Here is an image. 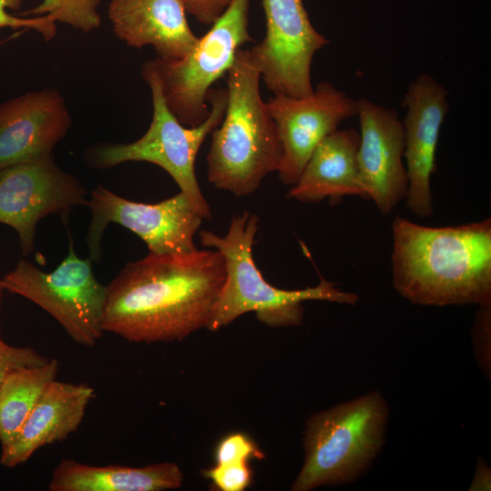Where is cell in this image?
Wrapping results in <instances>:
<instances>
[{
	"instance_id": "1",
	"label": "cell",
	"mask_w": 491,
	"mask_h": 491,
	"mask_svg": "<svg viewBox=\"0 0 491 491\" xmlns=\"http://www.w3.org/2000/svg\"><path fill=\"white\" fill-rule=\"evenodd\" d=\"M225 275L216 249L128 262L106 286L103 329L133 343L181 341L206 328Z\"/></svg>"
},
{
	"instance_id": "2",
	"label": "cell",
	"mask_w": 491,
	"mask_h": 491,
	"mask_svg": "<svg viewBox=\"0 0 491 491\" xmlns=\"http://www.w3.org/2000/svg\"><path fill=\"white\" fill-rule=\"evenodd\" d=\"M391 269L395 289L416 305L491 302V218L434 227L396 215Z\"/></svg>"
},
{
	"instance_id": "3",
	"label": "cell",
	"mask_w": 491,
	"mask_h": 491,
	"mask_svg": "<svg viewBox=\"0 0 491 491\" xmlns=\"http://www.w3.org/2000/svg\"><path fill=\"white\" fill-rule=\"evenodd\" d=\"M260 80L250 50L238 49L226 73L225 115L211 133L206 156L208 181L235 196L254 193L281 163V143L261 97Z\"/></svg>"
},
{
	"instance_id": "4",
	"label": "cell",
	"mask_w": 491,
	"mask_h": 491,
	"mask_svg": "<svg viewBox=\"0 0 491 491\" xmlns=\"http://www.w3.org/2000/svg\"><path fill=\"white\" fill-rule=\"evenodd\" d=\"M258 222L257 215L244 211L232 217L224 236L208 230L199 231L200 243L220 251L225 261V280L213 306L208 330L218 331L249 312L270 327L298 326L304 320L305 301L352 306L358 302L357 295L339 289L321 276L316 286L304 289L285 290L271 286L253 257Z\"/></svg>"
},
{
	"instance_id": "5",
	"label": "cell",
	"mask_w": 491,
	"mask_h": 491,
	"mask_svg": "<svg viewBox=\"0 0 491 491\" xmlns=\"http://www.w3.org/2000/svg\"><path fill=\"white\" fill-rule=\"evenodd\" d=\"M388 416V405L378 391L312 415L304 432V463L290 490L358 479L384 446Z\"/></svg>"
},
{
	"instance_id": "6",
	"label": "cell",
	"mask_w": 491,
	"mask_h": 491,
	"mask_svg": "<svg viewBox=\"0 0 491 491\" xmlns=\"http://www.w3.org/2000/svg\"><path fill=\"white\" fill-rule=\"evenodd\" d=\"M142 76L150 87L153 117L147 131L136 141L127 144H100L85 153L89 166L106 169L117 165L142 161L163 168L201 214L212 217L211 208L203 195L195 175V159L206 136L217 127L227 104L226 88H210L206 102L208 116L198 125L185 126L168 109L154 70L145 62Z\"/></svg>"
},
{
	"instance_id": "7",
	"label": "cell",
	"mask_w": 491,
	"mask_h": 491,
	"mask_svg": "<svg viewBox=\"0 0 491 491\" xmlns=\"http://www.w3.org/2000/svg\"><path fill=\"white\" fill-rule=\"evenodd\" d=\"M250 0H232L223 15L185 55L146 61L155 73L165 104L185 126L201 124L209 114L206 96L225 75L240 47L253 41L248 31Z\"/></svg>"
},
{
	"instance_id": "8",
	"label": "cell",
	"mask_w": 491,
	"mask_h": 491,
	"mask_svg": "<svg viewBox=\"0 0 491 491\" xmlns=\"http://www.w3.org/2000/svg\"><path fill=\"white\" fill-rule=\"evenodd\" d=\"M5 291L21 296L52 316L77 344L93 346L105 333L102 326L107 286L94 275L92 260L80 258L70 236L68 254L52 272L27 260L2 277Z\"/></svg>"
},
{
	"instance_id": "9",
	"label": "cell",
	"mask_w": 491,
	"mask_h": 491,
	"mask_svg": "<svg viewBox=\"0 0 491 491\" xmlns=\"http://www.w3.org/2000/svg\"><path fill=\"white\" fill-rule=\"evenodd\" d=\"M86 205L91 211L86 244L92 261L100 259L103 235L111 223L137 235L151 254L184 255L197 249L194 237L204 218L182 192L156 204H145L98 185Z\"/></svg>"
},
{
	"instance_id": "10",
	"label": "cell",
	"mask_w": 491,
	"mask_h": 491,
	"mask_svg": "<svg viewBox=\"0 0 491 491\" xmlns=\"http://www.w3.org/2000/svg\"><path fill=\"white\" fill-rule=\"evenodd\" d=\"M86 196L81 181L62 170L53 155L17 164L0 172V223L15 230L26 256L42 218L58 215L66 224L75 206L86 205Z\"/></svg>"
},
{
	"instance_id": "11",
	"label": "cell",
	"mask_w": 491,
	"mask_h": 491,
	"mask_svg": "<svg viewBox=\"0 0 491 491\" xmlns=\"http://www.w3.org/2000/svg\"><path fill=\"white\" fill-rule=\"evenodd\" d=\"M266 30L250 53L266 86L294 97L314 91L311 65L315 54L328 44L310 22L303 0H262Z\"/></svg>"
},
{
	"instance_id": "12",
	"label": "cell",
	"mask_w": 491,
	"mask_h": 491,
	"mask_svg": "<svg viewBox=\"0 0 491 491\" xmlns=\"http://www.w3.org/2000/svg\"><path fill=\"white\" fill-rule=\"evenodd\" d=\"M266 105L282 146L279 179L292 186L317 145L344 120L356 115L358 102L322 82L307 95L276 94Z\"/></svg>"
},
{
	"instance_id": "13",
	"label": "cell",
	"mask_w": 491,
	"mask_h": 491,
	"mask_svg": "<svg viewBox=\"0 0 491 491\" xmlns=\"http://www.w3.org/2000/svg\"><path fill=\"white\" fill-rule=\"evenodd\" d=\"M447 96V90L429 74L411 82L404 96V157L408 180L406 205L421 218L433 213L431 176L436 170L439 133L449 109Z\"/></svg>"
},
{
	"instance_id": "14",
	"label": "cell",
	"mask_w": 491,
	"mask_h": 491,
	"mask_svg": "<svg viewBox=\"0 0 491 491\" xmlns=\"http://www.w3.org/2000/svg\"><path fill=\"white\" fill-rule=\"evenodd\" d=\"M359 144L357 164L366 199L383 215L406 199L408 180L403 163V122L396 110L366 98L357 100Z\"/></svg>"
},
{
	"instance_id": "15",
	"label": "cell",
	"mask_w": 491,
	"mask_h": 491,
	"mask_svg": "<svg viewBox=\"0 0 491 491\" xmlns=\"http://www.w3.org/2000/svg\"><path fill=\"white\" fill-rule=\"evenodd\" d=\"M70 126L65 98L55 88L30 91L0 104V172L52 155Z\"/></svg>"
},
{
	"instance_id": "16",
	"label": "cell",
	"mask_w": 491,
	"mask_h": 491,
	"mask_svg": "<svg viewBox=\"0 0 491 491\" xmlns=\"http://www.w3.org/2000/svg\"><path fill=\"white\" fill-rule=\"evenodd\" d=\"M183 0H109L107 15L115 36L130 47L152 46L162 59H178L198 41Z\"/></svg>"
},
{
	"instance_id": "17",
	"label": "cell",
	"mask_w": 491,
	"mask_h": 491,
	"mask_svg": "<svg viewBox=\"0 0 491 491\" xmlns=\"http://www.w3.org/2000/svg\"><path fill=\"white\" fill-rule=\"evenodd\" d=\"M95 390L86 384L56 379L45 388L15 439L1 450L0 464L15 467L39 448L59 442L77 430Z\"/></svg>"
},
{
	"instance_id": "18",
	"label": "cell",
	"mask_w": 491,
	"mask_h": 491,
	"mask_svg": "<svg viewBox=\"0 0 491 491\" xmlns=\"http://www.w3.org/2000/svg\"><path fill=\"white\" fill-rule=\"evenodd\" d=\"M358 144L359 133L354 128L328 135L312 153L286 197L301 203L328 198L332 205L348 195L366 199L357 164Z\"/></svg>"
},
{
	"instance_id": "19",
	"label": "cell",
	"mask_w": 491,
	"mask_h": 491,
	"mask_svg": "<svg viewBox=\"0 0 491 491\" xmlns=\"http://www.w3.org/2000/svg\"><path fill=\"white\" fill-rule=\"evenodd\" d=\"M184 474L170 462L131 467L92 466L62 459L52 473L50 491H161L179 488Z\"/></svg>"
},
{
	"instance_id": "20",
	"label": "cell",
	"mask_w": 491,
	"mask_h": 491,
	"mask_svg": "<svg viewBox=\"0 0 491 491\" xmlns=\"http://www.w3.org/2000/svg\"><path fill=\"white\" fill-rule=\"evenodd\" d=\"M59 364L55 358L46 363L18 368L0 384V444L7 446L19 433L25 421L47 385L55 379Z\"/></svg>"
},
{
	"instance_id": "21",
	"label": "cell",
	"mask_w": 491,
	"mask_h": 491,
	"mask_svg": "<svg viewBox=\"0 0 491 491\" xmlns=\"http://www.w3.org/2000/svg\"><path fill=\"white\" fill-rule=\"evenodd\" d=\"M101 0H43L39 5L19 16L49 15L55 22L65 24L84 33H90L101 25L98 7Z\"/></svg>"
},
{
	"instance_id": "22",
	"label": "cell",
	"mask_w": 491,
	"mask_h": 491,
	"mask_svg": "<svg viewBox=\"0 0 491 491\" xmlns=\"http://www.w3.org/2000/svg\"><path fill=\"white\" fill-rule=\"evenodd\" d=\"M21 5L22 0H0V29H33L40 34L45 41H51L56 35V22L49 15L23 17L7 12V9L19 10Z\"/></svg>"
},
{
	"instance_id": "23",
	"label": "cell",
	"mask_w": 491,
	"mask_h": 491,
	"mask_svg": "<svg viewBox=\"0 0 491 491\" xmlns=\"http://www.w3.org/2000/svg\"><path fill=\"white\" fill-rule=\"evenodd\" d=\"M264 453L246 435L234 433L224 437L215 450L216 465L248 462L251 458L263 459Z\"/></svg>"
},
{
	"instance_id": "24",
	"label": "cell",
	"mask_w": 491,
	"mask_h": 491,
	"mask_svg": "<svg viewBox=\"0 0 491 491\" xmlns=\"http://www.w3.org/2000/svg\"><path fill=\"white\" fill-rule=\"evenodd\" d=\"M217 489L222 491H243L251 483L252 471L248 462L216 465L204 470Z\"/></svg>"
},
{
	"instance_id": "25",
	"label": "cell",
	"mask_w": 491,
	"mask_h": 491,
	"mask_svg": "<svg viewBox=\"0 0 491 491\" xmlns=\"http://www.w3.org/2000/svg\"><path fill=\"white\" fill-rule=\"evenodd\" d=\"M48 360L30 346H15L0 339V384L18 368L40 366Z\"/></svg>"
},
{
	"instance_id": "26",
	"label": "cell",
	"mask_w": 491,
	"mask_h": 491,
	"mask_svg": "<svg viewBox=\"0 0 491 491\" xmlns=\"http://www.w3.org/2000/svg\"><path fill=\"white\" fill-rule=\"evenodd\" d=\"M185 11L205 25H213L232 0H183Z\"/></svg>"
},
{
	"instance_id": "27",
	"label": "cell",
	"mask_w": 491,
	"mask_h": 491,
	"mask_svg": "<svg viewBox=\"0 0 491 491\" xmlns=\"http://www.w3.org/2000/svg\"><path fill=\"white\" fill-rule=\"evenodd\" d=\"M469 490H490V470L483 461L477 466Z\"/></svg>"
},
{
	"instance_id": "28",
	"label": "cell",
	"mask_w": 491,
	"mask_h": 491,
	"mask_svg": "<svg viewBox=\"0 0 491 491\" xmlns=\"http://www.w3.org/2000/svg\"><path fill=\"white\" fill-rule=\"evenodd\" d=\"M4 291H5V289H4L3 285H2V277H0V313H1V308H2V301H3ZM0 339H2L1 331H0Z\"/></svg>"
}]
</instances>
